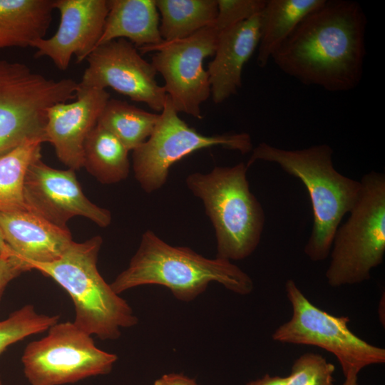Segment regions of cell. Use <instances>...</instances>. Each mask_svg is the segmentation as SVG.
Masks as SVG:
<instances>
[{"label": "cell", "mask_w": 385, "mask_h": 385, "mask_svg": "<svg viewBox=\"0 0 385 385\" xmlns=\"http://www.w3.org/2000/svg\"><path fill=\"white\" fill-rule=\"evenodd\" d=\"M367 19L350 0H324L272 55L285 74L306 86L346 92L360 83L366 54Z\"/></svg>", "instance_id": "obj_1"}, {"label": "cell", "mask_w": 385, "mask_h": 385, "mask_svg": "<svg viewBox=\"0 0 385 385\" xmlns=\"http://www.w3.org/2000/svg\"><path fill=\"white\" fill-rule=\"evenodd\" d=\"M249 168L258 160L275 163L298 178L309 194L313 224L304 252L312 262L329 256L336 230L356 204L361 182L339 173L333 163V149L327 144L287 150L262 142L252 149Z\"/></svg>", "instance_id": "obj_2"}, {"label": "cell", "mask_w": 385, "mask_h": 385, "mask_svg": "<svg viewBox=\"0 0 385 385\" xmlns=\"http://www.w3.org/2000/svg\"><path fill=\"white\" fill-rule=\"evenodd\" d=\"M211 282L241 295L254 288L252 278L231 261L209 259L188 247L172 246L148 230L128 267L110 285L118 294L138 286L161 285L177 299L188 302Z\"/></svg>", "instance_id": "obj_3"}, {"label": "cell", "mask_w": 385, "mask_h": 385, "mask_svg": "<svg viewBox=\"0 0 385 385\" xmlns=\"http://www.w3.org/2000/svg\"><path fill=\"white\" fill-rule=\"evenodd\" d=\"M102 242L101 236L83 242L73 241L57 260L35 263L31 267L53 279L68 292L75 307V325L101 339H115L122 328L136 325L138 319L128 303L113 290L98 270Z\"/></svg>", "instance_id": "obj_4"}, {"label": "cell", "mask_w": 385, "mask_h": 385, "mask_svg": "<svg viewBox=\"0 0 385 385\" xmlns=\"http://www.w3.org/2000/svg\"><path fill=\"white\" fill-rule=\"evenodd\" d=\"M244 163L215 167L210 173L188 175L185 183L199 198L214 228L216 257L242 260L260 244L265 215L261 203L251 192Z\"/></svg>", "instance_id": "obj_5"}, {"label": "cell", "mask_w": 385, "mask_h": 385, "mask_svg": "<svg viewBox=\"0 0 385 385\" xmlns=\"http://www.w3.org/2000/svg\"><path fill=\"white\" fill-rule=\"evenodd\" d=\"M359 198L335 232L325 276L329 286L361 284L385 255V175L371 171L360 180Z\"/></svg>", "instance_id": "obj_6"}, {"label": "cell", "mask_w": 385, "mask_h": 385, "mask_svg": "<svg viewBox=\"0 0 385 385\" xmlns=\"http://www.w3.org/2000/svg\"><path fill=\"white\" fill-rule=\"evenodd\" d=\"M78 88L73 79H49L26 64L0 59V155L26 139L44 138L48 109L74 100Z\"/></svg>", "instance_id": "obj_7"}, {"label": "cell", "mask_w": 385, "mask_h": 385, "mask_svg": "<svg viewBox=\"0 0 385 385\" xmlns=\"http://www.w3.org/2000/svg\"><path fill=\"white\" fill-rule=\"evenodd\" d=\"M284 287L292 314L272 333L274 342L327 351L337 359L344 377L385 362V349L354 334L349 328L348 317L334 316L313 304L292 279L287 280Z\"/></svg>", "instance_id": "obj_8"}, {"label": "cell", "mask_w": 385, "mask_h": 385, "mask_svg": "<svg viewBox=\"0 0 385 385\" xmlns=\"http://www.w3.org/2000/svg\"><path fill=\"white\" fill-rule=\"evenodd\" d=\"M118 356L98 348L73 322H57L26 346L21 361L31 385H63L110 373Z\"/></svg>", "instance_id": "obj_9"}, {"label": "cell", "mask_w": 385, "mask_h": 385, "mask_svg": "<svg viewBox=\"0 0 385 385\" xmlns=\"http://www.w3.org/2000/svg\"><path fill=\"white\" fill-rule=\"evenodd\" d=\"M214 146L242 154L253 149L247 133L206 135L190 127L179 117L167 96L152 134L133 150L135 178L145 192H153L165 185L173 164L196 150Z\"/></svg>", "instance_id": "obj_10"}, {"label": "cell", "mask_w": 385, "mask_h": 385, "mask_svg": "<svg viewBox=\"0 0 385 385\" xmlns=\"http://www.w3.org/2000/svg\"><path fill=\"white\" fill-rule=\"evenodd\" d=\"M218 34L212 24L186 38L164 41L150 50L156 51L151 64L162 75L165 91L178 113L202 118L200 106L211 95L203 62L214 55Z\"/></svg>", "instance_id": "obj_11"}, {"label": "cell", "mask_w": 385, "mask_h": 385, "mask_svg": "<svg viewBox=\"0 0 385 385\" xmlns=\"http://www.w3.org/2000/svg\"><path fill=\"white\" fill-rule=\"evenodd\" d=\"M86 60L88 67L80 86L103 90L110 87L155 111H163L167 94L155 80L157 71L129 41L118 38L100 45Z\"/></svg>", "instance_id": "obj_12"}, {"label": "cell", "mask_w": 385, "mask_h": 385, "mask_svg": "<svg viewBox=\"0 0 385 385\" xmlns=\"http://www.w3.org/2000/svg\"><path fill=\"white\" fill-rule=\"evenodd\" d=\"M24 197L27 210L61 227H67V222L75 216L88 218L101 227L111 222V212L84 195L75 170L51 168L41 158L27 170Z\"/></svg>", "instance_id": "obj_13"}, {"label": "cell", "mask_w": 385, "mask_h": 385, "mask_svg": "<svg viewBox=\"0 0 385 385\" xmlns=\"http://www.w3.org/2000/svg\"><path fill=\"white\" fill-rule=\"evenodd\" d=\"M60 23L56 34L41 38L32 47L35 56L48 57L56 66L66 70L73 56L81 62L95 49L108 13L106 0H55Z\"/></svg>", "instance_id": "obj_14"}, {"label": "cell", "mask_w": 385, "mask_h": 385, "mask_svg": "<svg viewBox=\"0 0 385 385\" xmlns=\"http://www.w3.org/2000/svg\"><path fill=\"white\" fill-rule=\"evenodd\" d=\"M109 99L106 90L78 83L73 102L58 103L48 109L45 142L53 146L58 158L68 168L76 170L83 166L85 140Z\"/></svg>", "instance_id": "obj_15"}, {"label": "cell", "mask_w": 385, "mask_h": 385, "mask_svg": "<svg viewBox=\"0 0 385 385\" xmlns=\"http://www.w3.org/2000/svg\"><path fill=\"white\" fill-rule=\"evenodd\" d=\"M0 229L15 257L31 270L33 264L57 260L73 242L67 227L27 210L0 212Z\"/></svg>", "instance_id": "obj_16"}, {"label": "cell", "mask_w": 385, "mask_h": 385, "mask_svg": "<svg viewBox=\"0 0 385 385\" xmlns=\"http://www.w3.org/2000/svg\"><path fill=\"white\" fill-rule=\"evenodd\" d=\"M260 36V15L219 32L214 58L207 71L215 103L237 93L243 68L258 47Z\"/></svg>", "instance_id": "obj_17"}, {"label": "cell", "mask_w": 385, "mask_h": 385, "mask_svg": "<svg viewBox=\"0 0 385 385\" xmlns=\"http://www.w3.org/2000/svg\"><path fill=\"white\" fill-rule=\"evenodd\" d=\"M108 8L96 47L125 38L147 52L164 42L160 33V14L155 0H111Z\"/></svg>", "instance_id": "obj_18"}, {"label": "cell", "mask_w": 385, "mask_h": 385, "mask_svg": "<svg viewBox=\"0 0 385 385\" xmlns=\"http://www.w3.org/2000/svg\"><path fill=\"white\" fill-rule=\"evenodd\" d=\"M55 0H0V49L27 47L50 26Z\"/></svg>", "instance_id": "obj_19"}, {"label": "cell", "mask_w": 385, "mask_h": 385, "mask_svg": "<svg viewBox=\"0 0 385 385\" xmlns=\"http://www.w3.org/2000/svg\"><path fill=\"white\" fill-rule=\"evenodd\" d=\"M324 0H266L260 14V36L258 66H266L272 55L295 30L303 19Z\"/></svg>", "instance_id": "obj_20"}, {"label": "cell", "mask_w": 385, "mask_h": 385, "mask_svg": "<svg viewBox=\"0 0 385 385\" xmlns=\"http://www.w3.org/2000/svg\"><path fill=\"white\" fill-rule=\"evenodd\" d=\"M128 152L115 136L97 124L85 140L83 167L103 184L117 183L129 175Z\"/></svg>", "instance_id": "obj_21"}, {"label": "cell", "mask_w": 385, "mask_h": 385, "mask_svg": "<svg viewBox=\"0 0 385 385\" xmlns=\"http://www.w3.org/2000/svg\"><path fill=\"white\" fill-rule=\"evenodd\" d=\"M160 15V33L164 41L186 38L212 25L217 0H155Z\"/></svg>", "instance_id": "obj_22"}, {"label": "cell", "mask_w": 385, "mask_h": 385, "mask_svg": "<svg viewBox=\"0 0 385 385\" xmlns=\"http://www.w3.org/2000/svg\"><path fill=\"white\" fill-rule=\"evenodd\" d=\"M42 137L26 139L0 155V212L26 210L24 185L30 165L41 158Z\"/></svg>", "instance_id": "obj_23"}, {"label": "cell", "mask_w": 385, "mask_h": 385, "mask_svg": "<svg viewBox=\"0 0 385 385\" xmlns=\"http://www.w3.org/2000/svg\"><path fill=\"white\" fill-rule=\"evenodd\" d=\"M158 118L159 114L147 112L126 101L110 98L97 124L111 133L130 151L148 139Z\"/></svg>", "instance_id": "obj_24"}, {"label": "cell", "mask_w": 385, "mask_h": 385, "mask_svg": "<svg viewBox=\"0 0 385 385\" xmlns=\"http://www.w3.org/2000/svg\"><path fill=\"white\" fill-rule=\"evenodd\" d=\"M59 316L38 314L27 304L0 321V355L11 344L34 334L48 330L58 322ZM0 385H2L0 380Z\"/></svg>", "instance_id": "obj_25"}, {"label": "cell", "mask_w": 385, "mask_h": 385, "mask_svg": "<svg viewBox=\"0 0 385 385\" xmlns=\"http://www.w3.org/2000/svg\"><path fill=\"white\" fill-rule=\"evenodd\" d=\"M335 366L321 354L306 352L296 359L286 385H334Z\"/></svg>", "instance_id": "obj_26"}, {"label": "cell", "mask_w": 385, "mask_h": 385, "mask_svg": "<svg viewBox=\"0 0 385 385\" xmlns=\"http://www.w3.org/2000/svg\"><path fill=\"white\" fill-rule=\"evenodd\" d=\"M266 0H217V14L214 26L218 33L260 15Z\"/></svg>", "instance_id": "obj_27"}, {"label": "cell", "mask_w": 385, "mask_h": 385, "mask_svg": "<svg viewBox=\"0 0 385 385\" xmlns=\"http://www.w3.org/2000/svg\"><path fill=\"white\" fill-rule=\"evenodd\" d=\"M31 270L28 265L16 257H0V301L9 282Z\"/></svg>", "instance_id": "obj_28"}, {"label": "cell", "mask_w": 385, "mask_h": 385, "mask_svg": "<svg viewBox=\"0 0 385 385\" xmlns=\"http://www.w3.org/2000/svg\"><path fill=\"white\" fill-rule=\"evenodd\" d=\"M154 385H199L194 379L181 374H164L155 381Z\"/></svg>", "instance_id": "obj_29"}, {"label": "cell", "mask_w": 385, "mask_h": 385, "mask_svg": "<svg viewBox=\"0 0 385 385\" xmlns=\"http://www.w3.org/2000/svg\"><path fill=\"white\" fill-rule=\"evenodd\" d=\"M246 385H286V376H271L267 374L260 379L247 382Z\"/></svg>", "instance_id": "obj_30"}, {"label": "cell", "mask_w": 385, "mask_h": 385, "mask_svg": "<svg viewBox=\"0 0 385 385\" xmlns=\"http://www.w3.org/2000/svg\"><path fill=\"white\" fill-rule=\"evenodd\" d=\"M0 257H15L14 254L13 253L11 250L9 248V247L5 242L1 229H0Z\"/></svg>", "instance_id": "obj_31"}, {"label": "cell", "mask_w": 385, "mask_h": 385, "mask_svg": "<svg viewBox=\"0 0 385 385\" xmlns=\"http://www.w3.org/2000/svg\"><path fill=\"white\" fill-rule=\"evenodd\" d=\"M358 375L350 374L345 377L342 385H357Z\"/></svg>", "instance_id": "obj_32"}]
</instances>
